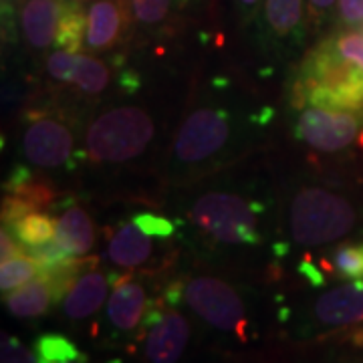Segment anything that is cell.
<instances>
[{"instance_id":"cell-1","label":"cell","mask_w":363,"mask_h":363,"mask_svg":"<svg viewBox=\"0 0 363 363\" xmlns=\"http://www.w3.org/2000/svg\"><path fill=\"white\" fill-rule=\"evenodd\" d=\"M297 101L333 111H363V71L325 40L309 55L297 81Z\"/></svg>"},{"instance_id":"cell-2","label":"cell","mask_w":363,"mask_h":363,"mask_svg":"<svg viewBox=\"0 0 363 363\" xmlns=\"http://www.w3.org/2000/svg\"><path fill=\"white\" fill-rule=\"evenodd\" d=\"M289 220L298 245L321 247L350 234L357 214L343 196L323 188H303L293 198Z\"/></svg>"},{"instance_id":"cell-3","label":"cell","mask_w":363,"mask_h":363,"mask_svg":"<svg viewBox=\"0 0 363 363\" xmlns=\"http://www.w3.org/2000/svg\"><path fill=\"white\" fill-rule=\"evenodd\" d=\"M154 121L142 107H116L91 123L87 131V152L93 162L121 164L133 160L154 140Z\"/></svg>"},{"instance_id":"cell-4","label":"cell","mask_w":363,"mask_h":363,"mask_svg":"<svg viewBox=\"0 0 363 363\" xmlns=\"http://www.w3.org/2000/svg\"><path fill=\"white\" fill-rule=\"evenodd\" d=\"M262 206L228 192H208L192 206L196 226L222 245H259V214Z\"/></svg>"},{"instance_id":"cell-5","label":"cell","mask_w":363,"mask_h":363,"mask_svg":"<svg viewBox=\"0 0 363 363\" xmlns=\"http://www.w3.org/2000/svg\"><path fill=\"white\" fill-rule=\"evenodd\" d=\"M182 297L208 325L247 341L248 319L245 303L226 281L216 277H196L182 289Z\"/></svg>"},{"instance_id":"cell-6","label":"cell","mask_w":363,"mask_h":363,"mask_svg":"<svg viewBox=\"0 0 363 363\" xmlns=\"http://www.w3.org/2000/svg\"><path fill=\"white\" fill-rule=\"evenodd\" d=\"M230 138V113L202 107L182 123L174 154L184 164H198L218 154Z\"/></svg>"},{"instance_id":"cell-7","label":"cell","mask_w":363,"mask_h":363,"mask_svg":"<svg viewBox=\"0 0 363 363\" xmlns=\"http://www.w3.org/2000/svg\"><path fill=\"white\" fill-rule=\"evenodd\" d=\"M359 113L309 107L297 119L295 135L319 152H339L355 142Z\"/></svg>"},{"instance_id":"cell-8","label":"cell","mask_w":363,"mask_h":363,"mask_svg":"<svg viewBox=\"0 0 363 363\" xmlns=\"http://www.w3.org/2000/svg\"><path fill=\"white\" fill-rule=\"evenodd\" d=\"M145 339V359L147 363H178L190 341V323L178 311H164L157 303L147 307L143 317Z\"/></svg>"},{"instance_id":"cell-9","label":"cell","mask_w":363,"mask_h":363,"mask_svg":"<svg viewBox=\"0 0 363 363\" xmlns=\"http://www.w3.org/2000/svg\"><path fill=\"white\" fill-rule=\"evenodd\" d=\"M23 152L26 160L39 168L63 166L73 154V133L57 119L39 117L26 128Z\"/></svg>"},{"instance_id":"cell-10","label":"cell","mask_w":363,"mask_h":363,"mask_svg":"<svg viewBox=\"0 0 363 363\" xmlns=\"http://www.w3.org/2000/svg\"><path fill=\"white\" fill-rule=\"evenodd\" d=\"M313 315L321 325L343 327L363 321V281L335 286L315 301Z\"/></svg>"},{"instance_id":"cell-11","label":"cell","mask_w":363,"mask_h":363,"mask_svg":"<svg viewBox=\"0 0 363 363\" xmlns=\"http://www.w3.org/2000/svg\"><path fill=\"white\" fill-rule=\"evenodd\" d=\"M147 309L145 289L130 277H113V293L107 303V319L117 331H133L143 323Z\"/></svg>"},{"instance_id":"cell-12","label":"cell","mask_w":363,"mask_h":363,"mask_svg":"<svg viewBox=\"0 0 363 363\" xmlns=\"http://www.w3.org/2000/svg\"><path fill=\"white\" fill-rule=\"evenodd\" d=\"M156 236L147 234L138 222L131 218L130 222L121 224L107 248V257L117 267H125V269H135L145 264L152 250H154V240Z\"/></svg>"},{"instance_id":"cell-13","label":"cell","mask_w":363,"mask_h":363,"mask_svg":"<svg viewBox=\"0 0 363 363\" xmlns=\"http://www.w3.org/2000/svg\"><path fill=\"white\" fill-rule=\"evenodd\" d=\"M59 16L61 4L57 0H28L21 14L26 40L35 49H47L57 37Z\"/></svg>"},{"instance_id":"cell-14","label":"cell","mask_w":363,"mask_h":363,"mask_svg":"<svg viewBox=\"0 0 363 363\" xmlns=\"http://www.w3.org/2000/svg\"><path fill=\"white\" fill-rule=\"evenodd\" d=\"M107 279L101 272L91 271L81 274L65 295L63 309L69 319H85L104 305L107 295Z\"/></svg>"},{"instance_id":"cell-15","label":"cell","mask_w":363,"mask_h":363,"mask_svg":"<svg viewBox=\"0 0 363 363\" xmlns=\"http://www.w3.org/2000/svg\"><path fill=\"white\" fill-rule=\"evenodd\" d=\"M59 242L73 255V257H83L87 255L93 245H95V228L91 222L89 214L83 208L73 206L57 222V234Z\"/></svg>"},{"instance_id":"cell-16","label":"cell","mask_w":363,"mask_h":363,"mask_svg":"<svg viewBox=\"0 0 363 363\" xmlns=\"http://www.w3.org/2000/svg\"><path fill=\"white\" fill-rule=\"evenodd\" d=\"M121 28V11L113 0H99L89 9L87 14V45L89 49L101 51L109 49L119 37Z\"/></svg>"},{"instance_id":"cell-17","label":"cell","mask_w":363,"mask_h":363,"mask_svg":"<svg viewBox=\"0 0 363 363\" xmlns=\"http://www.w3.org/2000/svg\"><path fill=\"white\" fill-rule=\"evenodd\" d=\"M52 301L55 298H52L51 286L43 279H39V281H28L26 285L11 291L4 303H6V309L14 317L33 319V317H40L49 311Z\"/></svg>"},{"instance_id":"cell-18","label":"cell","mask_w":363,"mask_h":363,"mask_svg":"<svg viewBox=\"0 0 363 363\" xmlns=\"http://www.w3.org/2000/svg\"><path fill=\"white\" fill-rule=\"evenodd\" d=\"M37 363H87V355L61 333H43L35 339Z\"/></svg>"},{"instance_id":"cell-19","label":"cell","mask_w":363,"mask_h":363,"mask_svg":"<svg viewBox=\"0 0 363 363\" xmlns=\"http://www.w3.org/2000/svg\"><path fill=\"white\" fill-rule=\"evenodd\" d=\"M87 37V16L77 4H63L55 45L67 52H79L81 43Z\"/></svg>"},{"instance_id":"cell-20","label":"cell","mask_w":363,"mask_h":363,"mask_svg":"<svg viewBox=\"0 0 363 363\" xmlns=\"http://www.w3.org/2000/svg\"><path fill=\"white\" fill-rule=\"evenodd\" d=\"M4 190L9 194H16L26 198L30 204H35L37 208L47 206L51 204L55 198V190L49 184L33 178V174L25 168V166H16L13 172L9 174V178L4 182Z\"/></svg>"},{"instance_id":"cell-21","label":"cell","mask_w":363,"mask_h":363,"mask_svg":"<svg viewBox=\"0 0 363 363\" xmlns=\"http://www.w3.org/2000/svg\"><path fill=\"white\" fill-rule=\"evenodd\" d=\"M11 230L16 236V240L23 247H39L43 242H49L57 234V222L52 220L51 216L40 214V212H33L25 216L23 220L14 222Z\"/></svg>"},{"instance_id":"cell-22","label":"cell","mask_w":363,"mask_h":363,"mask_svg":"<svg viewBox=\"0 0 363 363\" xmlns=\"http://www.w3.org/2000/svg\"><path fill=\"white\" fill-rule=\"evenodd\" d=\"M71 83H75L83 93L97 95L107 89V85H109V69L105 67V63L93 59V57L77 55Z\"/></svg>"},{"instance_id":"cell-23","label":"cell","mask_w":363,"mask_h":363,"mask_svg":"<svg viewBox=\"0 0 363 363\" xmlns=\"http://www.w3.org/2000/svg\"><path fill=\"white\" fill-rule=\"evenodd\" d=\"M303 0H267V23L279 37H289L301 23Z\"/></svg>"},{"instance_id":"cell-24","label":"cell","mask_w":363,"mask_h":363,"mask_svg":"<svg viewBox=\"0 0 363 363\" xmlns=\"http://www.w3.org/2000/svg\"><path fill=\"white\" fill-rule=\"evenodd\" d=\"M37 274H40L37 260L26 257V255L2 260V264H0V289L6 295L14 289L26 285L28 281H33Z\"/></svg>"},{"instance_id":"cell-25","label":"cell","mask_w":363,"mask_h":363,"mask_svg":"<svg viewBox=\"0 0 363 363\" xmlns=\"http://www.w3.org/2000/svg\"><path fill=\"white\" fill-rule=\"evenodd\" d=\"M331 267L339 279L363 281V242H343L331 252Z\"/></svg>"},{"instance_id":"cell-26","label":"cell","mask_w":363,"mask_h":363,"mask_svg":"<svg viewBox=\"0 0 363 363\" xmlns=\"http://www.w3.org/2000/svg\"><path fill=\"white\" fill-rule=\"evenodd\" d=\"M28 257L37 260L40 271L51 269V267H57V264H61V262H65V260L73 259V255L59 242L57 236L51 238L49 242H43L39 247L28 248Z\"/></svg>"},{"instance_id":"cell-27","label":"cell","mask_w":363,"mask_h":363,"mask_svg":"<svg viewBox=\"0 0 363 363\" xmlns=\"http://www.w3.org/2000/svg\"><path fill=\"white\" fill-rule=\"evenodd\" d=\"M172 0H131L133 16L143 25H157L169 13Z\"/></svg>"},{"instance_id":"cell-28","label":"cell","mask_w":363,"mask_h":363,"mask_svg":"<svg viewBox=\"0 0 363 363\" xmlns=\"http://www.w3.org/2000/svg\"><path fill=\"white\" fill-rule=\"evenodd\" d=\"M37 212V206L30 204L26 198L16 194H9L2 198V224L13 226L14 222L23 220L25 216Z\"/></svg>"},{"instance_id":"cell-29","label":"cell","mask_w":363,"mask_h":363,"mask_svg":"<svg viewBox=\"0 0 363 363\" xmlns=\"http://www.w3.org/2000/svg\"><path fill=\"white\" fill-rule=\"evenodd\" d=\"M0 353H2V363H37L35 351H30L18 339L6 333H2Z\"/></svg>"},{"instance_id":"cell-30","label":"cell","mask_w":363,"mask_h":363,"mask_svg":"<svg viewBox=\"0 0 363 363\" xmlns=\"http://www.w3.org/2000/svg\"><path fill=\"white\" fill-rule=\"evenodd\" d=\"M337 51L351 61L353 65H357L363 71V35L362 33H343L335 40Z\"/></svg>"},{"instance_id":"cell-31","label":"cell","mask_w":363,"mask_h":363,"mask_svg":"<svg viewBox=\"0 0 363 363\" xmlns=\"http://www.w3.org/2000/svg\"><path fill=\"white\" fill-rule=\"evenodd\" d=\"M75 57L77 52H67V51H59L52 52L47 61V71L52 79L57 81H71L73 77V67H75Z\"/></svg>"},{"instance_id":"cell-32","label":"cell","mask_w":363,"mask_h":363,"mask_svg":"<svg viewBox=\"0 0 363 363\" xmlns=\"http://www.w3.org/2000/svg\"><path fill=\"white\" fill-rule=\"evenodd\" d=\"M133 220L142 226L143 230L156 238H169L174 234V222H169L164 216H157V214H150V212H142V214H135Z\"/></svg>"},{"instance_id":"cell-33","label":"cell","mask_w":363,"mask_h":363,"mask_svg":"<svg viewBox=\"0 0 363 363\" xmlns=\"http://www.w3.org/2000/svg\"><path fill=\"white\" fill-rule=\"evenodd\" d=\"M339 9L347 25H359L363 21V0H339Z\"/></svg>"},{"instance_id":"cell-34","label":"cell","mask_w":363,"mask_h":363,"mask_svg":"<svg viewBox=\"0 0 363 363\" xmlns=\"http://www.w3.org/2000/svg\"><path fill=\"white\" fill-rule=\"evenodd\" d=\"M0 255H2V260H9L14 259V257H21V255H25V250L23 247H18L16 242H14L13 234L9 233V228L6 226H2V233H0Z\"/></svg>"},{"instance_id":"cell-35","label":"cell","mask_w":363,"mask_h":363,"mask_svg":"<svg viewBox=\"0 0 363 363\" xmlns=\"http://www.w3.org/2000/svg\"><path fill=\"white\" fill-rule=\"evenodd\" d=\"M311 2V9L315 11H327V9H331L333 4H335V0H309Z\"/></svg>"},{"instance_id":"cell-36","label":"cell","mask_w":363,"mask_h":363,"mask_svg":"<svg viewBox=\"0 0 363 363\" xmlns=\"http://www.w3.org/2000/svg\"><path fill=\"white\" fill-rule=\"evenodd\" d=\"M257 2H259V0H240V4H245V6H250V9H252V6H255Z\"/></svg>"}]
</instances>
